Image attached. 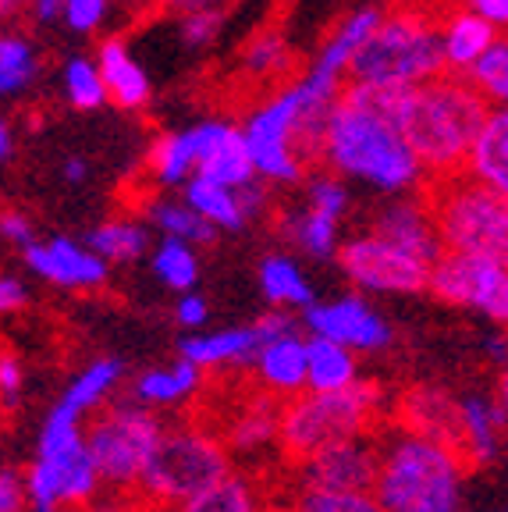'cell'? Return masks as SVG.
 <instances>
[{
	"label": "cell",
	"mask_w": 508,
	"mask_h": 512,
	"mask_svg": "<svg viewBox=\"0 0 508 512\" xmlns=\"http://www.w3.org/2000/svg\"><path fill=\"white\" fill-rule=\"evenodd\" d=\"M0 512H29V484L15 466L0 470Z\"/></svg>",
	"instance_id": "41"
},
{
	"label": "cell",
	"mask_w": 508,
	"mask_h": 512,
	"mask_svg": "<svg viewBox=\"0 0 508 512\" xmlns=\"http://www.w3.org/2000/svg\"><path fill=\"white\" fill-rule=\"evenodd\" d=\"M487 356L501 367H508V335H491L487 338Z\"/></svg>",
	"instance_id": "49"
},
{
	"label": "cell",
	"mask_w": 508,
	"mask_h": 512,
	"mask_svg": "<svg viewBox=\"0 0 508 512\" xmlns=\"http://www.w3.org/2000/svg\"><path fill=\"white\" fill-rule=\"evenodd\" d=\"M111 0H64V22L75 32H93L107 18Z\"/></svg>",
	"instance_id": "40"
},
{
	"label": "cell",
	"mask_w": 508,
	"mask_h": 512,
	"mask_svg": "<svg viewBox=\"0 0 508 512\" xmlns=\"http://www.w3.org/2000/svg\"><path fill=\"white\" fill-rule=\"evenodd\" d=\"M459 8L487 18L498 32H508V0H459Z\"/></svg>",
	"instance_id": "42"
},
{
	"label": "cell",
	"mask_w": 508,
	"mask_h": 512,
	"mask_svg": "<svg viewBox=\"0 0 508 512\" xmlns=\"http://www.w3.org/2000/svg\"><path fill=\"white\" fill-rule=\"evenodd\" d=\"M491 107H508V32L494 40V47L480 57L466 75Z\"/></svg>",
	"instance_id": "33"
},
{
	"label": "cell",
	"mask_w": 508,
	"mask_h": 512,
	"mask_svg": "<svg viewBox=\"0 0 508 512\" xmlns=\"http://www.w3.org/2000/svg\"><path fill=\"white\" fill-rule=\"evenodd\" d=\"M93 512H125L121 505H100V509H93Z\"/></svg>",
	"instance_id": "54"
},
{
	"label": "cell",
	"mask_w": 508,
	"mask_h": 512,
	"mask_svg": "<svg viewBox=\"0 0 508 512\" xmlns=\"http://www.w3.org/2000/svg\"><path fill=\"white\" fill-rule=\"evenodd\" d=\"M349 207V192H345L338 175H317L310 182V203L299 214L285 217V232L299 242L310 256H334L338 249V221Z\"/></svg>",
	"instance_id": "13"
},
{
	"label": "cell",
	"mask_w": 508,
	"mask_h": 512,
	"mask_svg": "<svg viewBox=\"0 0 508 512\" xmlns=\"http://www.w3.org/2000/svg\"><path fill=\"white\" fill-rule=\"evenodd\" d=\"M150 171L164 185H185L196 175V136H192V128L160 136L150 146Z\"/></svg>",
	"instance_id": "29"
},
{
	"label": "cell",
	"mask_w": 508,
	"mask_h": 512,
	"mask_svg": "<svg viewBox=\"0 0 508 512\" xmlns=\"http://www.w3.org/2000/svg\"><path fill=\"white\" fill-rule=\"evenodd\" d=\"M199 381H203V370L189 360H178L175 367L146 370V374L135 381L132 395H135V402H143V406H171V402L189 399L199 388Z\"/></svg>",
	"instance_id": "27"
},
{
	"label": "cell",
	"mask_w": 508,
	"mask_h": 512,
	"mask_svg": "<svg viewBox=\"0 0 508 512\" xmlns=\"http://www.w3.org/2000/svg\"><path fill=\"white\" fill-rule=\"evenodd\" d=\"M11 153H15V136H11L8 121L0 118V160H11Z\"/></svg>",
	"instance_id": "50"
},
{
	"label": "cell",
	"mask_w": 508,
	"mask_h": 512,
	"mask_svg": "<svg viewBox=\"0 0 508 512\" xmlns=\"http://www.w3.org/2000/svg\"><path fill=\"white\" fill-rule=\"evenodd\" d=\"M153 221L157 228H164V235L171 239H182V242H214L217 239V228L207 221V217H199L189 203H167L157 200L150 207Z\"/></svg>",
	"instance_id": "36"
},
{
	"label": "cell",
	"mask_w": 508,
	"mask_h": 512,
	"mask_svg": "<svg viewBox=\"0 0 508 512\" xmlns=\"http://www.w3.org/2000/svg\"><path fill=\"white\" fill-rule=\"evenodd\" d=\"M86 246L93 249L100 260H111V264H132L146 253L150 239H146V228L139 221H128V217H118V221H104L96 224L89 232Z\"/></svg>",
	"instance_id": "28"
},
{
	"label": "cell",
	"mask_w": 508,
	"mask_h": 512,
	"mask_svg": "<svg viewBox=\"0 0 508 512\" xmlns=\"http://www.w3.org/2000/svg\"><path fill=\"white\" fill-rule=\"evenodd\" d=\"M381 473V431L327 448L310 463L295 466L299 488L317 491H374Z\"/></svg>",
	"instance_id": "12"
},
{
	"label": "cell",
	"mask_w": 508,
	"mask_h": 512,
	"mask_svg": "<svg viewBox=\"0 0 508 512\" xmlns=\"http://www.w3.org/2000/svg\"><path fill=\"white\" fill-rule=\"evenodd\" d=\"M185 203L196 210L199 217H207L214 228H228V232H239L246 228V210H242L239 189H228L221 182H210V178L192 175L185 182Z\"/></svg>",
	"instance_id": "26"
},
{
	"label": "cell",
	"mask_w": 508,
	"mask_h": 512,
	"mask_svg": "<svg viewBox=\"0 0 508 512\" xmlns=\"http://www.w3.org/2000/svg\"><path fill=\"white\" fill-rule=\"evenodd\" d=\"M256 363V381L267 388L270 395H299L310 381V356H306V342L299 335H281L274 342H263L260 352L253 356Z\"/></svg>",
	"instance_id": "18"
},
{
	"label": "cell",
	"mask_w": 508,
	"mask_h": 512,
	"mask_svg": "<svg viewBox=\"0 0 508 512\" xmlns=\"http://www.w3.org/2000/svg\"><path fill=\"white\" fill-rule=\"evenodd\" d=\"M260 288L270 303L285 310V306H313V288L306 285L299 267L288 256H267L260 264Z\"/></svg>",
	"instance_id": "30"
},
{
	"label": "cell",
	"mask_w": 508,
	"mask_h": 512,
	"mask_svg": "<svg viewBox=\"0 0 508 512\" xmlns=\"http://www.w3.org/2000/svg\"><path fill=\"white\" fill-rule=\"evenodd\" d=\"M306 328L320 338L342 342L349 349H384L391 342V324L370 303L356 296L334 299V303H313L302 313Z\"/></svg>",
	"instance_id": "14"
},
{
	"label": "cell",
	"mask_w": 508,
	"mask_h": 512,
	"mask_svg": "<svg viewBox=\"0 0 508 512\" xmlns=\"http://www.w3.org/2000/svg\"><path fill=\"white\" fill-rule=\"evenodd\" d=\"M270 498V484H260L249 473H224L221 480H214L210 488H203L199 495H192L185 505H178L182 512H263Z\"/></svg>",
	"instance_id": "24"
},
{
	"label": "cell",
	"mask_w": 508,
	"mask_h": 512,
	"mask_svg": "<svg viewBox=\"0 0 508 512\" xmlns=\"http://www.w3.org/2000/svg\"><path fill=\"white\" fill-rule=\"evenodd\" d=\"M498 402L508 409V367L501 370V381H498Z\"/></svg>",
	"instance_id": "53"
},
{
	"label": "cell",
	"mask_w": 508,
	"mask_h": 512,
	"mask_svg": "<svg viewBox=\"0 0 508 512\" xmlns=\"http://www.w3.org/2000/svg\"><path fill=\"white\" fill-rule=\"evenodd\" d=\"M207 317H210L207 299L196 296V292L182 296V303H178V324H182V328H192V331L203 328V324H207Z\"/></svg>",
	"instance_id": "44"
},
{
	"label": "cell",
	"mask_w": 508,
	"mask_h": 512,
	"mask_svg": "<svg viewBox=\"0 0 508 512\" xmlns=\"http://www.w3.org/2000/svg\"><path fill=\"white\" fill-rule=\"evenodd\" d=\"M231 473V452L221 438L203 427H167L157 452L143 470V480L125 505L132 509H167L185 505L192 495Z\"/></svg>",
	"instance_id": "7"
},
{
	"label": "cell",
	"mask_w": 508,
	"mask_h": 512,
	"mask_svg": "<svg viewBox=\"0 0 508 512\" xmlns=\"http://www.w3.org/2000/svg\"><path fill=\"white\" fill-rule=\"evenodd\" d=\"M25 260L43 281L61 288H96L107 281V260L72 239L32 242L25 246Z\"/></svg>",
	"instance_id": "16"
},
{
	"label": "cell",
	"mask_w": 508,
	"mask_h": 512,
	"mask_svg": "<svg viewBox=\"0 0 508 512\" xmlns=\"http://www.w3.org/2000/svg\"><path fill=\"white\" fill-rule=\"evenodd\" d=\"M466 175L508 196V107H491L477 143L469 150Z\"/></svg>",
	"instance_id": "22"
},
{
	"label": "cell",
	"mask_w": 508,
	"mask_h": 512,
	"mask_svg": "<svg viewBox=\"0 0 508 512\" xmlns=\"http://www.w3.org/2000/svg\"><path fill=\"white\" fill-rule=\"evenodd\" d=\"M292 512H388L374 491H317L299 488Z\"/></svg>",
	"instance_id": "34"
},
{
	"label": "cell",
	"mask_w": 508,
	"mask_h": 512,
	"mask_svg": "<svg viewBox=\"0 0 508 512\" xmlns=\"http://www.w3.org/2000/svg\"><path fill=\"white\" fill-rule=\"evenodd\" d=\"M100 75H104L107 96L121 111H139L150 100V79L139 64L132 61V54L125 50L121 40H104L100 43Z\"/></svg>",
	"instance_id": "23"
},
{
	"label": "cell",
	"mask_w": 508,
	"mask_h": 512,
	"mask_svg": "<svg viewBox=\"0 0 508 512\" xmlns=\"http://www.w3.org/2000/svg\"><path fill=\"white\" fill-rule=\"evenodd\" d=\"M36 68H40V61H36L32 43L0 32V96L22 93L36 79Z\"/></svg>",
	"instance_id": "32"
},
{
	"label": "cell",
	"mask_w": 508,
	"mask_h": 512,
	"mask_svg": "<svg viewBox=\"0 0 508 512\" xmlns=\"http://www.w3.org/2000/svg\"><path fill=\"white\" fill-rule=\"evenodd\" d=\"M18 392H22V367L11 356H0V402L4 406H15Z\"/></svg>",
	"instance_id": "43"
},
{
	"label": "cell",
	"mask_w": 508,
	"mask_h": 512,
	"mask_svg": "<svg viewBox=\"0 0 508 512\" xmlns=\"http://www.w3.org/2000/svg\"><path fill=\"white\" fill-rule=\"evenodd\" d=\"M388 424H395L398 431L416 434V438L437 441V445L452 448L455 456L466 459L462 406L445 388H434V384H409V388H402V392L391 399Z\"/></svg>",
	"instance_id": "11"
},
{
	"label": "cell",
	"mask_w": 508,
	"mask_h": 512,
	"mask_svg": "<svg viewBox=\"0 0 508 512\" xmlns=\"http://www.w3.org/2000/svg\"><path fill=\"white\" fill-rule=\"evenodd\" d=\"M320 164L338 178H359L381 192H416L427 182L398 121L352 104L349 96H338L327 118Z\"/></svg>",
	"instance_id": "2"
},
{
	"label": "cell",
	"mask_w": 508,
	"mask_h": 512,
	"mask_svg": "<svg viewBox=\"0 0 508 512\" xmlns=\"http://www.w3.org/2000/svg\"><path fill=\"white\" fill-rule=\"evenodd\" d=\"M501 32L487 18L473 15L466 8H455L441 15V50H445V68L455 75H469V68L494 47Z\"/></svg>",
	"instance_id": "19"
},
{
	"label": "cell",
	"mask_w": 508,
	"mask_h": 512,
	"mask_svg": "<svg viewBox=\"0 0 508 512\" xmlns=\"http://www.w3.org/2000/svg\"><path fill=\"white\" fill-rule=\"evenodd\" d=\"M64 93L79 111H96L104 107L107 100V86L104 75H100V64L86 61V57H72L68 68H64Z\"/></svg>",
	"instance_id": "38"
},
{
	"label": "cell",
	"mask_w": 508,
	"mask_h": 512,
	"mask_svg": "<svg viewBox=\"0 0 508 512\" xmlns=\"http://www.w3.org/2000/svg\"><path fill=\"white\" fill-rule=\"evenodd\" d=\"M153 271H157V278L164 281L167 288L189 292V288L196 285V278H199L196 253H192L189 242L171 239V235H167V239L157 246V253H153Z\"/></svg>",
	"instance_id": "37"
},
{
	"label": "cell",
	"mask_w": 508,
	"mask_h": 512,
	"mask_svg": "<svg viewBox=\"0 0 508 512\" xmlns=\"http://www.w3.org/2000/svg\"><path fill=\"white\" fill-rule=\"evenodd\" d=\"M228 18V8H207V11H192V15H182V40L189 47H207L217 36V29Z\"/></svg>",
	"instance_id": "39"
},
{
	"label": "cell",
	"mask_w": 508,
	"mask_h": 512,
	"mask_svg": "<svg viewBox=\"0 0 508 512\" xmlns=\"http://www.w3.org/2000/svg\"><path fill=\"white\" fill-rule=\"evenodd\" d=\"M423 196L448 253L487 256L508 267V196L466 171L423 182Z\"/></svg>",
	"instance_id": "6"
},
{
	"label": "cell",
	"mask_w": 508,
	"mask_h": 512,
	"mask_svg": "<svg viewBox=\"0 0 508 512\" xmlns=\"http://www.w3.org/2000/svg\"><path fill=\"white\" fill-rule=\"evenodd\" d=\"M491 104L466 75L441 72L405 93L398 128L413 146L423 175L448 178L466 171L469 150L477 143Z\"/></svg>",
	"instance_id": "1"
},
{
	"label": "cell",
	"mask_w": 508,
	"mask_h": 512,
	"mask_svg": "<svg viewBox=\"0 0 508 512\" xmlns=\"http://www.w3.org/2000/svg\"><path fill=\"white\" fill-rule=\"evenodd\" d=\"M22 8H29V0H0V18H15Z\"/></svg>",
	"instance_id": "52"
},
{
	"label": "cell",
	"mask_w": 508,
	"mask_h": 512,
	"mask_svg": "<svg viewBox=\"0 0 508 512\" xmlns=\"http://www.w3.org/2000/svg\"><path fill=\"white\" fill-rule=\"evenodd\" d=\"M0 235L8 242H18V246H32V224L18 210H4L0 214Z\"/></svg>",
	"instance_id": "45"
},
{
	"label": "cell",
	"mask_w": 508,
	"mask_h": 512,
	"mask_svg": "<svg viewBox=\"0 0 508 512\" xmlns=\"http://www.w3.org/2000/svg\"><path fill=\"white\" fill-rule=\"evenodd\" d=\"M391 399L381 384L356 381L342 392H306L292 395L281 409L278 448L288 466L310 463L327 448L352 438H366L388 427Z\"/></svg>",
	"instance_id": "3"
},
{
	"label": "cell",
	"mask_w": 508,
	"mask_h": 512,
	"mask_svg": "<svg viewBox=\"0 0 508 512\" xmlns=\"http://www.w3.org/2000/svg\"><path fill=\"white\" fill-rule=\"evenodd\" d=\"M263 512H292V509H281V505H267Z\"/></svg>",
	"instance_id": "55"
},
{
	"label": "cell",
	"mask_w": 508,
	"mask_h": 512,
	"mask_svg": "<svg viewBox=\"0 0 508 512\" xmlns=\"http://www.w3.org/2000/svg\"><path fill=\"white\" fill-rule=\"evenodd\" d=\"M370 232L384 235V239H391L395 246L423 256V260H430V264L445 253V246H441V239H437V224L427 207L423 189H416L413 196H405V200H391L388 207L377 210Z\"/></svg>",
	"instance_id": "17"
},
{
	"label": "cell",
	"mask_w": 508,
	"mask_h": 512,
	"mask_svg": "<svg viewBox=\"0 0 508 512\" xmlns=\"http://www.w3.org/2000/svg\"><path fill=\"white\" fill-rule=\"evenodd\" d=\"M469 466L452 448L388 424L381 431V473L374 495L388 512H462Z\"/></svg>",
	"instance_id": "4"
},
{
	"label": "cell",
	"mask_w": 508,
	"mask_h": 512,
	"mask_svg": "<svg viewBox=\"0 0 508 512\" xmlns=\"http://www.w3.org/2000/svg\"><path fill=\"white\" fill-rule=\"evenodd\" d=\"M263 345V335L256 324L249 328H228V331H210V335H189L178 342V356L196 363L199 370L210 367H228V363H246L253 360Z\"/></svg>",
	"instance_id": "21"
},
{
	"label": "cell",
	"mask_w": 508,
	"mask_h": 512,
	"mask_svg": "<svg viewBox=\"0 0 508 512\" xmlns=\"http://www.w3.org/2000/svg\"><path fill=\"white\" fill-rule=\"evenodd\" d=\"M86 160L82 157H72L68 160V164H64V178H68V182H82V178H86Z\"/></svg>",
	"instance_id": "51"
},
{
	"label": "cell",
	"mask_w": 508,
	"mask_h": 512,
	"mask_svg": "<svg viewBox=\"0 0 508 512\" xmlns=\"http://www.w3.org/2000/svg\"><path fill=\"white\" fill-rule=\"evenodd\" d=\"M441 72H448L441 50V15H434L427 4H398L352 57L349 82L420 86Z\"/></svg>",
	"instance_id": "5"
},
{
	"label": "cell",
	"mask_w": 508,
	"mask_h": 512,
	"mask_svg": "<svg viewBox=\"0 0 508 512\" xmlns=\"http://www.w3.org/2000/svg\"><path fill=\"white\" fill-rule=\"evenodd\" d=\"M29 11L36 22H54V18H64V0H29Z\"/></svg>",
	"instance_id": "47"
},
{
	"label": "cell",
	"mask_w": 508,
	"mask_h": 512,
	"mask_svg": "<svg viewBox=\"0 0 508 512\" xmlns=\"http://www.w3.org/2000/svg\"><path fill=\"white\" fill-rule=\"evenodd\" d=\"M25 285L11 274H0V313H15L25 306Z\"/></svg>",
	"instance_id": "46"
},
{
	"label": "cell",
	"mask_w": 508,
	"mask_h": 512,
	"mask_svg": "<svg viewBox=\"0 0 508 512\" xmlns=\"http://www.w3.org/2000/svg\"><path fill=\"white\" fill-rule=\"evenodd\" d=\"M462 406V427H466V463L469 470L491 466L501 456V441L508 431V409L498 399L484 395H466Z\"/></svg>",
	"instance_id": "20"
},
{
	"label": "cell",
	"mask_w": 508,
	"mask_h": 512,
	"mask_svg": "<svg viewBox=\"0 0 508 512\" xmlns=\"http://www.w3.org/2000/svg\"><path fill=\"white\" fill-rule=\"evenodd\" d=\"M167 427L150 413L143 402H118L93 416L86 431V448L100 473V484H111L121 498H132L150 456L157 452Z\"/></svg>",
	"instance_id": "8"
},
{
	"label": "cell",
	"mask_w": 508,
	"mask_h": 512,
	"mask_svg": "<svg viewBox=\"0 0 508 512\" xmlns=\"http://www.w3.org/2000/svg\"><path fill=\"white\" fill-rule=\"evenodd\" d=\"M292 68V50H288L285 36L274 29L256 32L253 40L242 50V75L253 82H274L285 79Z\"/></svg>",
	"instance_id": "31"
},
{
	"label": "cell",
	"mask_w": 508,
	"mask_h": 512,
	"mask_svg": "<svg viewBox=\"0 0 508 512\" xmlns=\"http://www.w3.org/2000/svg\"><path fill=\"white\" fill-rule=\"evenodd\" d=\"M338 264L352 285L388 296H416L430 288V260L395 246L377 232L356 235L338 246Z\"/></svg>",
	"instance_id": "9"
},
{
	"label": "cell",
	"mask_w": 508,
	"mask_h": 512,
	"mask_svg": "<svg viewBox=\"0 0 508 512\" xmlns=\"http://www.w3.org/2000/svg\"><path fill=\"white\" fill-rule=\"evenodd\" d=\"M118 377H121V363L118 360H96L93 367H86L79 377H75L72 388H68L61 399L68 402L72 409H79V413H86V409L100 406V402L114 392Z\"/></svg>",
	"instance_id": "35"
},
{
	"label": "cell",
	"mask_w": 508,
	"mask_h": 512,
	"mask_svg": "<svg viewBox=\"0 0 508 512\" xmlns=\"http://www.w3.org/2000/svg\"><path fill=\"white\" fill-rule=\"evenodd\" d=\"M441 303L484 313L508 328V267L487 256L441 253L430 267V288Z\"/></svg>",
	"instance_id": "10"
},
{
	"label": "cell",
	"mask_w": 508,
	"mask_h": 512,
	"mask_svg": "<svg viewBox=\"0 0 508 512\" xmlns=\"http://www.w3.org/2000/svg\"><path fill=\"white\" fill-rule=\"evenodd\" d=\"M167 8L178 11V15H192V11H207V8H231V0H164Z\"/></svg>",
	"instance_id": "48"
},
{
	"label": "cell",
	"mask_w": 508,
	"mask_h": 512,
	"mask_svg": "<svg viewBox=\"0 0 508 512\" xmlns=\"http://www.w3.org/2000/svg\"><path fill=\"white\" fill-rule=\"evenodd\" d=\"M196 136V175L221 182L228 189H242V185L256 182V164L249 153L246 132L224 121H203L192 128Z\"/></svg>",
	"instance_id": "15"
},
{
	"label": "cell",
	"mask_w": 508,
	"mask_h": 512,
	"mask_svg": "<svg viewBox=\"0 0 508 512\" xmlns=\"http://www.w3.org/2000/svg\"><path fill=\"white\" fill-rule=\"evenodd\" d=\"M306 356H310V392H342L349 384H356V356L349 345L331 342V338L313 335L306 342Z\"/></svg>",
	"instance_id": "25"
}]
</instances>
